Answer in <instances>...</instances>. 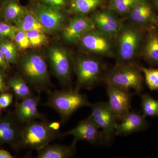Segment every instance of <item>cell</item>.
Returning <instances> with one entry per match:
<instances>
[{
	"instance_id": "cell-37",
	"label": "cell",
	"mask_w": 158,
	"mask_h": 158,
	"mask_svg": "<svg viewBox=\"0 0 158 158\" xmlns=\"http://www.w3.org/2000/svg\"><path fill=\"white\" fill-rule=\"evenodd\" d=\"M0 60L2 61L6 65L9 66V63L7 62V60L5 58V56H4V54L2 53L1 51L0 50Z\"/></svg>"
},
{
	"instance_id": "cell-43",
	"label": "cell",
	"mask_w": 158,
	"mask_h": 158,
	"mask_svg": "<svg viewBox=\"0 0 158 158\" xmlns=\"http://www.w3.org/2000/svg\"><path fill=\"white\" fill-rule=\"evenodd\" d=\"M1 110H2V108H1V106H0V113H1Z\"/></svg>"
},
{
	"instance_id": "cell-15",
	"label": "cell",
	"mask_w": 158,
	"mask_h": 158,
	"mask_svg": "<svg viewBox=\"0 0 158 158\" xmlns=\"http://www.w3.org/2000/svg\"><path fill=\"white\" fill-rule=\"evenodd\" d=\"M95 28L91 18L86 15H76L63 29L62 36L67 42L74 43L80 41L88 31Z\"/></svg>"
},
{
	"instance_id": "cell-13",
	"label": "cell",
	"mask_w": 158,
	"mask_h": 158,
	"mask_svg": "<svg viewBox=\"0 0 158 158\" xmlns=\"http://www.w3.org/2000/svg\"><path fill=\"white\" fill-rule=\"evenodd\" d=\"M106 90L110 108L117 120H121L131 111L133 94L110 85H106Z\"/></svg>"
},
{
	"instance_id": "cell-8",
	"label": "cell",
	"mask_w": 158,
	"mask_h": 158,
	"mask_svg": "<svg viewBox=\"0 0 158 158\" xmlns=\"http://www.w3.org/2000/svg\"><path fill=\"white\" fill-rule=\"evenodd\" d=\"M79 41L84 49L91 53L108 57L115 55V41L96 28L86 33Z\"/></svg>"
},
{
	"instance_id": "cell-30",
	"label": "cell",
	"mask_w": 158,
	"mask_h": 158,
	"mask_svg": "<svg viewBox=\"0 0 158 158\" xmlns=\"http://www.w3.org/2000/svg\"><path fill=\"white\" fill-rule=\"evenodd\" d=\"M15 25L6 22H0V39H9L13 41L15 34L18 31Z\"/></svg>"
},
{
	"instance_id": "cell-35",
	"label": "cell",
	"mask_w": 158,
	"mask_h": 158,
	"mask_svg": "<svg viewBox=\"0 0 158 158\" xmlns=\"http://www.w3.org/2000/svg\"><path fill=\"white\" fill-rule=\"evenodd\" d=\"M61 122H49V126L51 129L55 131H59L61 127Z\"/></svg>"
},
{
	"instance_id": "cell-1",
	"label": "cell",
	"mask_w": 158,
	"mask_h": 158,
	"mask_svg": "<svg viewBox=\"0 0 158 158\" xmlns=\"http://www.w3.org/2000/svg\"><path fill=\"white\" fill-rule=\"evenodd\" d=\"M147 31L135 24L123 22L115 40L117 63L135 62L141 56Z\"/></svg>"
},
{
	"instance_id": "cell-9",
	"label": "cell",
	"mask_w": 158,
	"mask_h": 158,
	"mask_svg": "<svg viewBox=\"0 0 158 158\" xmlns=\"http://www.w3.org/2000/svg\"><path fill=\"white\" fill-rule=\"evenodd\" d=\"M29 9L36 15L47 33L56 32L62 27L65 22L63 10L45 6L34 0Z\"/></svg>"
},
{
	"instance_id": "cell-33",
	"label": "cell",
	"mask_w": 158,
	"mask_h": 158,
	"mask_svg": "<svg viewBox=\"0 0 158 158\" xmlns=\"http://www.w3.org/2000/svg\"><path fill=\"white\" fill-rule=\"evenodd\" d=\"M13 95L11 93L4 92L0 94V106L2 109L9 107L13 101Z\"/></svg>"
},
{
	"instance_id": "cell-36",
	"label": "cell",
	"mask_w": 158,
	"mask_h": 158,
	"mask_svg": "<svg viewBox=\"0 0 158 158\" xmlns=\"http://www.w3.org/2000/svg\"><path fill=\"white\" fill-rule=\"evenodd\" d=\"M13 156L9 152L5 150H0V158H13Z\"/></svg>"
},
{
	"instance_id": "cell-6",
	"label": "cell",
	"mask_w": 158,
	"mask_h": 158,
	"mask_svg": "<svg viewBox=\"0 0 158 158\" xmlns=\"http://www.w3.org/2000/svg\"><path fill=\"white\" fill-rule=\"evenodd\" d=\"M77 82L75 89L91 90L102 81L104 65L99 59L90 57H79L75 62Z\"/></svg>"
},
{
	"instance_id": "cell-39",
	"label": "cell",
	"mask_w": 158,
	"mask_h": 158,
	"mask_svg": "<svg viewBox=\"0 0 158 158\" xmlns=\"http://www.w3.org/2000/svg\"><path fill=\"white\" fill-rule=\"evenodd\" d=\"M152 2L154 6L158 11V0H152Z\"/></svg>"
},
{
	"instance_id": "cell-22",
	"label": "cell",
	"mask_w": 158,
	"mask_h": 158,
	"mask_svg": "<svg viewBox=\"0 0 158 158\" xmlns=\"http://www.w3.org/2000/svg\"><path fill=\"white\" fill-rule=\"evenodd\" d=\"M104 4V0H70L69 11L75 15H86Z\"/></svg>"
},
{
	"instance_id": "cell-16",
	"label": "cell",
	"mask_w": 158,
	"mask_h": 158,
	"mask_svg": "<svg viewBox=\"0 0 158 158\" xmlns=\"http://www.w3.org/2000/svg\"><path fill=\"white\" fill-rule=\"evenodd\" d=\"M40 97L34 94L21 100L16 104L15 115L20 123L23 125L36 120H44L45 116L38 110Z\"/></svg>"
},
{
	"instance_id": "cell-14",
	"label": "cell",
	"mask_w": 158,
	"mask_h": 158,
	"mask_svg": "<svg viewBox=\"0 0 158 158\" xmlns=\"http://www.w3.org/2000/svg\"><path fill=\"white\" fill-rule=\"evenodd\" d=\"M129 22L148 31L156 27L158 16L148 0H139L128 14Z\"/></svg>"
},
{
	"instance_id": "cell-4",
	"label": "cell",
	"mask_w": 158,
	"mask_h": 158,
	"mask_svg": "<svg viewBox=\"0 0 158 158\" xmlns=\"http://www.w3.org/2000/svg\"><path fill=\"white\" fill-rule=\"evenodd\" d=\"M62 137V133L51 128L49 121L46 119L34 120L25 124L21 128L19 148L37 151Z\"/></svg>"
},
{
	"instance_id": "cell-32",
	"label": "cell",
	"mask_w": 158,
	"mask_h": 158,
	"mask_svg": "<svg viewBox=\"0 0 158 158\" xmlns=\"http://www.w3.org/2000/svg\"><path fill=\"white\" fill-rule=\"evenodd\" d=\"M44 5L64 10L69 7L70 0H37Z\"/></svg>"
},
{
	"instance_id": "cell-23",
	"label": "cell",
	"mask_w": 158,
	"mask_h": 158,
	"mask_svg": "<svg viewBox=\"0 0 158 158\" xmlns=\"http://www.w3.org/2000/svg\"><path fill=\"white\" fill-rule=\"evenodd\" d=\"M15 25L19 31L27 32L31 30H37L47 33L35 15L27 8L18 22Z\"/></svg>"
},
{
	"instance_id": "cell-41",
	"label": "cell",
	"mask_w": 158,
	"mask_h": 158,
	"mask_svg": "<svg viewBox=\"0 0 158 158\" xmlns=\"http://www.w3.org/2000/svg\"><path fill=\"white\" fill-rule=\"evenodd\" d=\"M3 19L2 16V14H1V11H0V22L2 21V19Z\"/></svg>"
},
{
	"instance_id": "cell-19",
	"label": "cell",
	"mask_w": 158,
	"mask_h": 158,
	"mask_svg": "<svg viewBox=\"0 0 158 158\" xmlns=\"http://www.w3.org/2000/svg\"><path fill=\"white\" fill-rule=\"evenodd\" d=\"M76 144H48L37 151V158H69L76 153Z\"/></svg>"
},
{
	"instance_id": "cell-7",
	"label": "cell",
	"mask_w": 158,
	"mask_h": 158,
	"mask_svg": "<svg viewBox=\"0 0 158 158\" xmlns=\"http://www.w3.org/2000/svg\"><path fill=\"white\" fill-rule=\"evenodd\" d=\"M90 115L94 121L101 130L102 144L109 145L116 135V118L108 102H98L90 104Z\"/></svg>"
},
{
	"instance_id": "cell-29",
	"label": "cell",
	"mask_w": 158,
	"mask_h": 158,
	"mask_svg": "<svg viewBox=\"0 0 158 158\" xmlns=\"http://www.w3.org/2000/svg\"><path fill=\"white\" fill-rule=\"evenodd\" d=\"M147 87L151 90H158V69L141 67Z\"/></svg>"
},
{
	"instance_id": "cell-2",
	"label": "cell",
	"mask_w": 158,
	"mask_h": 158,
	"mask_svg": "<svg viewBox=\"0 0 158 158\" xmlns=\"http://www.w3.org/2000/svg\"><path fill=\"white\" fill-rule=\"evenodd\" d=\"M141 66L135 62L116 63L113 68L105 73L102 81L110 85L140 93L143 90V77Z\"/></svg>"
},
{
	"instance_id": "cell-34",
	"label": "cell",
	"mask_w": 158,
	"mask_h": 158,
	"mask_svg": "<svg viewBox=\"0 0 158 158\" xmlns=\"http://www.w3.org/2000/svg\"><path fill=\"white\" fill-rule=\"evenodd\" d=\"M4 69L0 68V93L6 92L9 87L6 82V77Z\"/></svg>"
},
{
	"instance_id": "cell-10",
	"label": "cell",
	"mask_w": 158,
	"mask_h": 158,
	"mask_svg": "<svg viewBox=\"0 0 158 158\" xmlns=\"http://www.w3.org/2000/svg\"><path fill=\"white\" fill-rule=\"evenodd\" d=\"M48 57L52 69L58 80L64 85L71 82V59L67 51L62 48L52 47Z\"/></svg>"
},
{
	"instance_id": "cell-20",
	"label": "cell",
	"mask_w": 158,
	"mask_h": 158,
	"mask_svg": "<svg viewBox=\"0 0 158 158\" xmlns=\"http://www.w3.org/2000/svg\"><path fill=\"white\" fill-rule=\"evenodd\" d=\"M21 128L11 116L0 120V144L14 143L19 147Z\"/></svg>"
},
{
	"instance_id": "cell-21",
	"label": "cell",
	"mask_w": 158,
	"mask_h": 158,
	"mask_svg": "<svg viewBox=\"0 0 158 158\" xmlns=\"http://www.w3.org/2000/svg\"><path fill=\"white\" fill-rule=\"evenodd\" d=\"M27 9L20 3L19 0H6L0 8V11L5 21L15 25Z\"/></svg>"
},
{
	"instance_id": "cell-42",
	"label": "cell",
	"mask_w": 158,
	"mask_h": 158,
	"mask_svg": "<svg viewBox=\"0 0 158 158\" xmlns=\"http://www.w3.org/2000/svg\"><path fill=\"white\" fill-rule=\"evenodd\" d=\"M156 27L158 29V19L157 20V21L156 23Z\"/></svg>"
},
{
	"instance_id": "cell-17",
	"label": "cell",
	"mask_w": 158,
	"mask_h": 158,
	"mask_svg": "<svg viewBox=\"0 0 158 158\" xmlns=\"http://www.w3.org/2000/svg\"><path fill=\"white\" fill-rule=\"evenodd\" d=\"M149 123L146 116L138 111H130L121 120L116 123V136H127L134 133L142 131L146 129Z\"/></svg>"
},
{
	"instance_id": "cell-5",
	"label": "cell",
	"mask_w": 158,
	"mask_h": 158,
	"mask_svg": "<svg viewBox=\"0 0 158 158\" xmlns=\"http://www.w3.org/2000/svg\"><path fill=\"white\" fill-rule=\"evenodd\" d=\"M20 67L24 78L37 92H49L51 82L47 64L42 55L28 54L21 60Z\"/></svg>"
},
{
	"instance_id": "cell-18",
	"label": "cell",
	"mask_w": 158,
	"mask_h": 158,
	"mask_svg": "<svg viewBox=\"0 0 158 158\" xmlns=\"http://www.w3.org/2000/svg\"><path fill=\"white\" fill-rule=\"evenodd\" d=\"M141 55L150 65H158V29L148 30L145 34Z\"/></svg>"
},
{
	"instance_id": "cell-3",
	"label": "cell",
	"mask_w": 158,
	"mask_h": 158,
	"mask_svg": "<svg viewBox=\"0 0 158 158\" xmlns=\"http://www.w3.org/2000/svg\"><path fill=\"white\" fill-rule=\"evenodd\" d=\"M90 104L87 95L80 93V90L69 88L49 91L45 105L57 112L61 123H64L79 109L90 107Z\"/></svg>"
},
{
	"instance_id": "cell-25",
	"label": "cell",
	"mask_w": 158,
	"mask_h": 158,
	"mask_svg": "<svg viewBox=\"0 0 158 158\" xmlns=\"http://www.w3.org/2000/svg\"><path fill=\"white\" fill-rule=\"evenodd\" d=\"M139 0H109L107 8L116 15H127Z\"/></svg>"
},
{
	"instance_id": "cell-24",
	"label": "cell",
	"mask_w": 158,
	"mask_h": 158,
	"mask_svg": "<svg viewBox=\"0 0 158 158\" xmlns=\"http://www.w3.org/2000/svg\"><path fill=\"white\" fill-rule=\"evenodd\" d=\"M7 85L20 100L34 94L24 78L20 76L16 75L9 79Z\"/></svg>"
},
{
	"instance_id": "cell-12",
	"label": "cell",
	"mask_w": 158,
	"mask_h": 158,
	"mask_svg": "<svg viewBox=\"0 0 158 158\" xmlns=\"http://www.w3.org/2000/svg\"><path fill=\"white\" fill-rule=\"evenodd\" d=\"M62 136H73L72 143L77 144L78 141H87L91 144H102V134L99 128L90 116L81 120L71 130L64 133Z\"/></svg>"
},
{
	"instance_id": "cell-11",
	"label": "cell",
	"mask_w": 158,
	"mask_h": 158,
	"mask_svg": "<svg viewBox=\"0 0 158 158\" xmlns=\"http://www.w3.org/2000/svg\"><path fill=\"white\" fill-rule=\"evenodd\" d=\"M90 18L97 30L115 41L123 24L122 19L107 8L95 11Z\"/></svg>"
},
{
	"instance_id": "cell-26",
	"label": "cell",
	"mask_w": 158,
	"mask_h": 158,
	"mask_svg": "<svg viewBox=\"0 0 158 158\" xmlns=\"http://www.w3.org/2000/svg\"><path fill=\"white\" fill-rule=\"evenodd\" d=\"M142 113L145 116L158 117V100L148 94H141Z\"/></svg>"
},
{
	"instance_id": "cell-28",
	"label": "cell",
	"mask_w": 158,
	"mask_h": 158,
	"mask_svg": "<svg viewBox=\"0 0 158 158\" xmlns=\"http://www.w3.org/2000/svg\"><path fill=\"white\" fill-rule=\"evenodd\" d=\"M27 35L33 48H38L48 43V39L43 31L33 30L27 32Z\"/></svg>"
},
{
	"instance_id": "cell-40",
	"label": "cell",
	"mask_w": 158,
	"mask_h": 158,
	"mask_svg": "<svg viewBox=\"0 0 158 158\" xmlns=\"http://www.w3.org/2000/svg\"><path fill=\"white\" fill-rule=\"evenodd\" d=\"M6 0H0V8Z\"/></svg>"
},
{
	"instance_id": "cell-38",
	"label": "cell",
	"mask_w": 158,
	"mask_h": 158,
	"mask_svg": "<svg viewBox=\"0 0 158 158\" xmlns=\"http://www.w3.org/2000/svg\"><path fill=\"white\" fill-rule=\"evenodd\" d=\"M9 66L4 64V63L1 60H0V68L4 69H6L8 68Z\"/></svg>"
},
{
	"instance_id": "cell-27",
	"label": "cell",
	"mask_w": 158,
	"mask_h": 158,
	"mask_svg": "<svg viewBox=\"0 0 158 158\" xmlns=\"http://www.w3.org/2000/svg\"><path fill=\"white\" fill-rule=\"evenodd\" d=\"M0 50L9 64H13L17 62L18 58L17 48L13 41L9 39H0Z\"/></svg>"
},
{
	"instance_id": "cell-31",
	"label": "cell",
	"mask_w": 158,
	"mask_h": 158,
	"mask_svg": "<svg viewBox=\"0 0 158 158\" xmlns=\"http://www.w3.org/2000/svg\"><path fill=\"white\" fill-rule=\"evenodd\" d=\"M13 41L19 50H25L32 48L27 32L25 31H18L15 34Z\"/></svg>"
}]
</instances>
